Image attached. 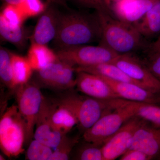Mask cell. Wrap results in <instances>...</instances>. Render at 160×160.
<instances>
[{
	"mask_svg": "<svg viewBox=\"0 0 160 160\" xmlns=\"http://www.w3.org/2000/svg\"><path fill=\"white\" fill-rule=\"evenodd\" d=\"M52 152L51 147L34 139L29 143L26 160H49Z\"/></svg>",
	"mask_w": 160,
	"mask_h": 160,
	"instance_id": "cell-25",
	"label": "cell"
},
{
	"mask_svg": "<svg viewBox=\"0 0 160 160\" xmlns=\"http://www.w3.org/2000/svg\"><path fill=\"white\" fill-rule=\"evenodd\" d=\"M29 29L23 26H13L7 22L0 16V35L4 41L11 43L19 49L26 47L28 39H30Z\"/></svg>",
	"mask_w": 160,
	"mask_h": 160,
	"instance_id": "cell-20",
	"label": "cell"
},
{
	"mask_svg": "<svg viewBox=\"0 0 160 160\" xmlns=\"http://www.w3.org/2000/svg\"><path fill=\"white\" fill-rule=\"evenodd\" d=\"M52 103L44 98L35 129L34 139L52 148L57 147L63 135L53 128L50 120Z\"/></svg>",
	"mask_w": 160,
	"mask_h": 160,
	"instance_id": "cell-16",
	"label": "cell"
},
{
	"mask_svg": "<svg viewBox=\"0 0 160 160\" xmlns=\"http://www.w3.org/2000/svg\"><path fill=\"white\" fill-rule=\"evenodd\" d=\"M144 62L152 74L160 82V52H149Z\"/></svg>",
	"mask_w": 160,
	"mask_h": 160,
	"instance_id": "cell-30",
	"label": "cell"
},
{
	"mask_svg": "<svg viewBox=\"0 0 160 160\" xmlns=\"http://www.w3.org/2000/svg\"><path fill=\"white\" fill-rule=\"evenodd\" d=\"M11 52L2 47L0 49V78L1 82L8 89L15 90L16 86L13 79Z\"/></svg>",
	"mask_w": 160,
	"mask_h": 160,
	"instance_id": "cell-23",
	"label": "cell"
},
{
	"mask_svg": "<svg viewBox=\"0 0 160 160\" xmlns=\"http://www.w3.org/2000/svg\"><path fill=\"white\" fill-rule=\"evenodd\" d=\"M25 0H3L6 5H14L19 6L22 4Z\"/></svg>",
	"mask_w": 160,
	"mask_h": 160,
	"instance_id": "cell-34",
	"label": "cell"
},
{
	"mask_svg": "<svg viewBox=\"0 0 160 160\" xmlns=\"http://www.w3.org/2000/svg\"><path fill=\"white\" fill-rule=\"evenodd\" d=\"M149 52H160V33L156 39L149 46Z\"/></svg>",
	"mask_w": 160,
	"mask_h": 160,
	"instance_id": "cell-33",
	"label": "cell"
},
{
	"mask_svg": "<svg viewBox=\"0 0 160 160\" xmlns=\"http://www.w3.org/2000/svg\"><path fill=\"white\" fill-rule=\"evenodd\" d=\"M118 0H105L106 2V5L109 7V9H110V6H111L112 3L114 2H116Z\"/></svg>",
	"mask_w": 160,
	"mask_h": 160,
	"instance_id": "cell-36",
	"label": "cell"
},
{
	"mask_svg": "<svg viewBox=\"0 0 160 160\" xmlns=\"http://www.w3.org/2000/svg\"><path fill=\"white\" fill-rule=\"evenodd\" d=\"M97 12L102 29L100 45L108 47L118 54L132 53L142 48L143 37L133 25L114 17L111 12Z\"/></svg>",
	"mask_w": 160,
	"mask_h": 160,
	"instance_id": "cell-2",
	"label": "cell"
},
{
	"mask_svg": "<svg viewBox=\"0 0 160 160\" xmlns=\"http://www.w3.org/2000/svg\"><path fill=\"white\" fill-rule=\"evenodd\" d=\"M36 72L38 81L47 87L58 90L71 89L76 87L75 67L59 59Z\"/></svg>",
	"mask_w": 160,
	"mask_h": 160,
	"instance_id": "cell-8",
	"label": "cell"
},
{
	"mask_svg": "<svg viewBox=\"0 0 160 160\" xmlns=\"http://www.w3.org/2000/svg\"><path fill=\"white\" fill-rule=\"evenodd\" d=\"M26 125L17 106L6 109L0 121V147L8 157H16L24 151Z\"/></svg>",
	"mask_w": 160,
	"mask_h": 160,
	"instance_id": "cell-5",
	"label": "cell"
},
{
	"mask_svg": "<svg viewBox=\"0 0 160 160\" xmlns=\"http://www.w3.org/2000/svg\"><path fill=\"white\" fill-rule=\"evenodd\" d=\"M128 149L145 152L152 159L160 156V127L145 122L136 132Z\"/></svg>",
	"mask_w": 160,
	"mask_h": 160,
	"instance_id": "cell-12",
	"label": "cell"
},
{
	"mask_svg": "<svg viewBox=\"0 0 160 160\" xmlns=\"http://www.w3.org/2000/svg\"><path fill=\"white\" fill-rule=\"evenodd\" d=\"M80 6L87 8L94 9L97 12L109 11L111 9L106 5L104 0H75Z\"/></svg>",
	"mask_w": 160,
	"mask_h": 160,
	"instance_id": "cell-31",
	"label": "cell"
},
{
	"mask_svg": "<svg viewBox=\"0 0 160 160\" xmlns=\"http://www.w3.org/2000/svg\"><path fill=\"white\" fill-rule=\"evenodd\" d=\"M61 12L54 6H47L40 15L30 40L31 43L46 45L57 34Z\"/></svg>",
	"mask_w": 160,
	"mask_h": 160,
	"instance_id": "cell-13",
	"label": "cell"
},
{
	"mask_svg": "<svg viewBox=\"0 0 160 160\" xmlns=\"http://www.w3.org/2000/svg\"><path fill=\"white\" fill-rule=\"evenodd\" d=\"M75 69L76 72H85L118 82L132 83L142 86L112 63H100L92 66L77 67Z\"/></svg>",
	"mask_w": 160,
	"mask_h": 160,
	"instance_id": "cell-18",
	"label": "cell"
},
{
	"mask_svg": "<svg viewBox=\"0 0 160 160\" xmlns=\"http://www.w3.org/2000/svg\"><path fill=\"white\" fill-rule=\"evenodd\" d=\"M140 103L123 99L118 107L103 115L83 133L85 142L102 146L126 122L136 116Z\"/></svg>",
	"mask_w": 160,
	"mask_h": 160,
	"instance_id": "cell-3",
	"label": "cell"
},
{
	"mask_svg": "<svg viewBox=\"0 0 160 160\" xmlns=\"http://www.w3.org/2000/svg\"><path fill=\"white\" fill-rule=\"evenodd\" d=\"M117 66L141 86L155 92H160V82L144 61L132 53L119 54L112 62Z\"/></svg>",
	"mask_w": 160,
	"mask_h": 160,
	"instance_id": "cell-9",
	"label": "cell"
},
{
	"mask_svg": "<svg viewBox=\"0 0 160 160\" xmlns=\"http://www.w3.org/2000/svg\"><path fill=\"white\" fill-rule=\"evenodd\" d=\"M122 98L100 100L88 96L70 93L62 98L61 102L69 106L77 118L78 126L84 133L105 113L118 107Z\"/></svg>",
	"mask_w": 160,
	"mask_h": 160,
	"instance_id": "cell-4",
	"label": "cell"
},
{
	"mask_svg": "<svg viewBox=\"0 0 160 160\" xmlns=\"http://www.w3.org/2000/svg\"><path fill=\"white\" fill-rule=\"evenodd\" d=\"M133 26L143 38H152L158 37L160 33V0H158Z\"/></svg>",
	"mask_w": 160,
	"mask_h": 160,
	"instance_id": "cell-19",
	"label": "cell"
},
{
	"mask_svg": "<svg viewBox=\"0 0 160 160\" xmlns=\"http://www.w3.org/2000/svg\"><path fill=\"white\" fill-rule=\"evenodd\" d=\"M6 159L4 157H3V156L2 155H0V160H5Z\"/></svg>",
	"mask_w": 160,
	"mask_h": 160,
	"instance_id": "cell-37",
	"label": "cell"
},
{
	"mask_svg": "<svg viewBox=\"0 0 160 160\" xmlns=\"http://www.w3.org/2000/svg\"><path fill=\"white\" fill-rule=\"evenodd\" d=\"M11 56L13 79L17 87L29 82L33 69L27 58L12 52Z\"/></svg>",
	"mask_w": 160,
	"mask_h": 160,
	"instance_id": "cell-22",
	"label": "cell"
},
{
	"mask_svg": "<svg viewBox=\"0 0 160 160\" xmlns=\"http://www.w3.org/2000/svg\"><path fill=\"white\" fill-rule=\"evenodd\" d=\"M102 29L98 12L70 11L61 12L57 34L53 40L58 49L100 41Z\"/></svg>",
	"mask_w": 160,
	"mask_h": 160,
	"instance_id": "cell-1",
	"label": "cell"
},
{
	"mask_svg": "<svg viewBox=\"0 0 160 160\" xmlns=\"http://www.w3.org/2000/svg\"><path fill=\"white\" fill-rule=\"evenodd\" d=\"M18 6L26 18L41 15L47 7L41 0H25Z\"/></svg>",
	"mask_w": 160,
	"mask_h": 160,
	"instance_id": "cell-29",
	"label": "cell"
},
{
	"mask_svg": "<svg viewBox=\"0 0 160 160\" xmlns=\"http://www.w3.org/2000/svg\"><path fill=\"white\" fill-rule=\"evenodd\" d=\"M158 0H118L112 3L110 9L116 18L133 25L144 17Z\"/></svg>",
	"mask_w": 160,
	"mask_h": 160,
	"instance_id": "cell-14",
	"label": "cell"
},
{
	"mask_svg": "<svg viewBox=\"0 0 160 160\" xmlns=\"http://www.w3.org/2000/svg\"><path fill=\"white\" fill-rule=\"evenodd\" d=\"M120 160H149L151 158L145 152L137 149H128L120 157Z\"/></svg>",
	"mask_w": 160,
	"mask_h": 160,
	"instance_id": "cell-32",
	"label": "cell"
},
{
	"mask_svg": "<svg viewBox=\"0 0 160 160\" xmlns=\"http://www.w3.org/2000/svg\"><path fill=\"white\" fill-rule=\"evenodd\" d=\"M50 120L53 128L63 136L66 135L78 123L73 110L61 101L52 104Z\"/></svg>",
	"mask_w": 160,
	"mask_h": 160,
	"instance_id": "cell-17",
	"label": "cell"
},
{
	"mask_svg": "<svg viewBox=\"0 0 160 160\" xmlns=\"http://www.w3.org/2000/svg\"><path fill=\"white\" fill-rule=\"evenodd\" d=\"M136 116L152 126L160 127V105L140 103Z\"/></svg>",
	"mask_w": 160,
	"mask_h": 160,
	"instance_id": "cell-24",
	"label": "cell"
},
{
	"mask_svg": "<svg viewBox=\"0 0 160 160\" xmlns=\"http://www.w3.org/2000/svg\"><path fill=\"white\" fill-rule=\"evenodd\" d=\"M0 16L2 17L11 26H22L26 18L18 6L6 5L1 12Z\"/></svg>",
	"mask_w": 160,
	"mask_h": 160,
	"instance_id": "cell-27",
	"label": "cell"
},
{
	"mask_svg": "<svg viewBox=\"0 0 160 160\" xmlns=\"http://www.w3.org/2000/svg\"><path fill=\"white\" fill-rule=\"evenodd\" d=\"M18 109L26 125L25 144L29 145L34 138V129L44 97L39 86L29 81L15 89Z\"/></svg>",
	"mask_w": 160,
	"mask_h": 160,
	"instance_id": "cell-6",
	"label": "cell"
},
{
	"mask_svg": "<svg viewBox=\"0 0 160 160\" xmlns=\"http://www.w3.org/2000/svg\"><path fill=\"white\" fill-rule=\"evenodd\" d=\"M78 142V138L63 136L61 142L56 147L49 160H67L74 146Z\"/></svg>",
	"mask_w": 160,
	"mask_h": 160,
	"instance_id": "cell-26",
	"label": "cell"
},
{
	"mask_svg": "<svg viewBox=\"0 0 160 160\" xmlns=\"http://www.w3.org/2000/svg\"><path fill=\"white\" fill-rule=\"evenodd\" d=\"M48 2L49 3H53L57 4L61 6H64L65 7H67L66 0H47Z\"/></svg>",
	"mask_w": 160,
	"mask_h": 160,
	"instance_id": "cell-35",
	"label": "cell"
},
{
	"mask_svg": "<svg viewBox=\"0 0 160 160\" xmlns=\"http://www.w3.org/2000/svg\"><path fill=\"white\" fill-rule=\"evenodd\" d=\"M58 58L75 68L92 66L103 63H111L118 55L106 46L82 45L58 49Z\"/></svg>",
	"mask_w": 160,
	"mask_h": 160,
	"instance_id": "cell-7",
	"label": "cell"
},
{
	"mask_svg": "<svg viewBox=\"0 0 160 160\" xmlns=\"http://www.w3.org/2000/svg\"><path fill=\"white\" fill-rule=\"evenodd\" d=\"M86 142L79 149L76 159L80 160H104L102 146Z\"/></svg>",
	"mask_w": 160,
	"mask_h": 160,
	"instance_id": "cell-28",
	"label": "cell"
},
{
	"mask_svg": "<svg viewBox=\"0 0 160 160\" xmlns=\"http://www.w3.org/2000/svg\"><path fill=\"white\" fill-rule=\"evenodd\" d=\"M145 122L137 116L126 122L102 146L104 160H114L122 156L129 149L136 132Z\"/></svg>",
	"mask_w": 160,
	"mask_h": 160,
	"instance_id": "cell-10",
	"label": "cell"
},
{
	"mask_svg": "<svg viewBox=\"0 0 160 160\" xmlns=\"http://www.w3.org/2000/svg\"><path fill=\"white\" fill-rule=\"evenodd\" d=\"M76 72V87L83 94L100 100L120 98L111 86L101 77L85 72Z\"/></svg>",
	"mask_w": 160,
	"mask_h": 160,
	"instance_id": "cell-11",
	"label": "cell"
},
{
	"mask_svg": "<svg viewBox=\"0 0 160 160\" xmlns=\"http://www.w3.org/2000/svg\"><path fill=\"white\" fill-rule=\"evenodd\" d=\"M101 77L111 86L120 98L138 102L160 105V92L152 91L132 83L118 82Z\"/></svg>",
	"mask_w": 160,
	"mask_h": 160,
	"instance_id": "cell-15",
	"label": "cell"
},
{
	"mask_svg": "<svg viewBox=\"0 0 160 160\" xmlns=\"http://www.w3.org/2000/svg\"><path fill=\"white\" fill-rule=\"evenodd\" d=\"M31 44L26 58L35 71L43 69L58 59L56 53L46 45L35 43Z\"/></svg>",
	"mask_w": 160,
	"mask_h": 160,
	"instance_id": "cell-21",
	"label": "cell"
}]
</instances>
